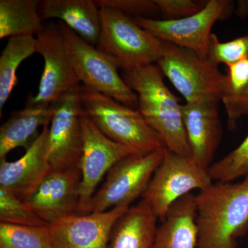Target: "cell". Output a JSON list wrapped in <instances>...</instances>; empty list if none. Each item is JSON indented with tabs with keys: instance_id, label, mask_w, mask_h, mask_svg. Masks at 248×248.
I'll return each instance as SVG.
<instances>
[{
	"instance_id": "6da1fadb",
	"label": "cell",
	"mask_w": 248,
	"mask_h": 248,
	"mask_svg": "<svg viewBox=\"0 0 248 248\" xmlns=\"http://www.w3.org/2000/svg\"><path fill=\"white\" fill-rule=\"evenodd\" d=\"M197 248H236L248 229V175L241 182H215L195 195Z\"/></svg>"
},
{
	"instance_id": "7a4b0ae2",
	"label": "cell",
	"mask_w": 248,
	"mask_h": 248,
	"mask_svg": "<svg viewBox=\"0 0 248 248\" xmlns=\"http://www.w3.org/2000/svg\"><path fill=\"white\" fill-rule=\"evenodd\" d=\"M123 79L138 98V108L148 125L158 134L165 148L192 158L183 121L182 104L168 88L156 63L123 71Z\"/></svg>"
},
{
	"instance_id": "3957f363",
	"label": "cell",
	"mask_w": 248,
	"mask_h": 248,
	"mask_svg": "<svg viewBox=\"0 0 248 248\" xmlns=\"http://www.w3.org/2000/svg\"><path fill=\"white\" fill-rule=\"evenodd\" d=\"M82 112L106 136L132 148L148 153L164 148L162 140L148 125L138 109L80 84Z\"/></svg>"
},
{
	"instance_id": "277c9868",
	"label": "cell",
	"mask_w": 248,
	"mask_h": 248,
	"mask_svg": "<svg viewBox=\"0 0 248 248\" xmlns=\"http://www.w3.org/2000/svg\"><path fill=\"white\" fill-rule=\"evenodd\" d=\"M99 8L102 27L96 45L98 49L123 71L156 63L163 41L123 13L106 6Z\"/></svg>"
},
{
	"instance_id": "5b68a950",
	"label": "cell",
	"mask_w": 248,
	"mask_h": 248,
	"mask_svg": "<svg viewBox=\"0 0 248 248\" xmlns=\"http://www.w3.org/2000/svg\"><path fill=\"white\" fill-rule=\"evenodd\" d=\"M156 64L186 102L201 99L221 102L226 96V76L218 66L192 50L163 42Z\"/></svg>"
},
{
	"instance_id": "8992f818",
	"label": "cell",
	"mask_w": 248,
	"mask_h": 248,
	"mask_svg": "<svg viewBox=\"0 0 248 248\" xmlns=\"http://www.w3.org/2000/svg\"><path fill=\"white\" fill-rule=\"evenodd\" d=\"M57 25L81 84L113 98L124 105L138 108V96L119 74L116 62L63 22L58 21Z\"/></svg>"
},
{
	"instance_id": "52a82bcc",
	"label": "cell",
	"mask_w": 248,
	"mask_h": 248,
	"mask_svg": "<svg viewBox=\"0 0 248 248\" xmlns=\"http://www.w3.org/2000/svg\"><path fill=\"white\" fill-rule=\"evenodd\" d=\"M208 170L192 158L169 151L164 147V158L156 169L141 202L163 221L170 208L192 190H202L213 184Z\"/></svg>"
},
{
	"instance_id": "ba28073f",
	"label": "cell",
	"mask_w": 248,
	"mask_h": 248,
	"mask_svg": "<svg viewBox=\"0 0 248 248\" xmlns=\"http://www.w3.org/2000/svg\"><path fill=\"white\" fill-rule=\"evenodd\" d=\"M164 155V147L151 153L129 155L114 165L108 172L105 182L93 195L90 213L130 207L146 190Z\"/></svg>"
},
{
	"instance_id": "9c48e42d",
	"label": "cell",
	"mask_w": 248,
	"mask_h": 248,
	"mask_svg": "<svg viewBox=\"0 0 248 248\" xmlns=\"http://www.w3.org/2000/svg\"><path fill=\"white\" fill-rule=\"evenodd\" d=\"M232 11V1L209 0L200 12L182 19H133L139 26L160 40L188 49L201 58L208 59L213 26L217 21L229 17Z\"/></svg>"
},
{
	"instance_id": "30bf717a",
	"label": "cell",
	"mask_w": 248,
	"mask_h": 248,
	"mask_svg": "<svg viewBox=\"0 0 248 248\" xmlns=\"http://www.w3.org/2000/svg\"><path fill=\"white\" fill-rule=\"evenodd\" d=\"M82 154L79 162L81 173L78 213H90V204L104 174L118 161L135 154L132 148L112 141L84 113L81 116Z\"/></svg>"
},
{
	"instance_id": "8fae6325",
	"label": "cell",
	"mask_w": 248,
	"mask_h": 248,
	"mask_svg": "<svg viewBox=\"0 0 248 248\" xmlns=\"http://www.w3.org/2000/svg\"><path fill=\"white\" fill-rule=\"evenodd\" d=\"M79 86L51 104L53 116L48 130L47 158L53 170L79 167L83 148Z\"/></svg>"
},
{
	"instance_id": "7c38bea8",
	"label": "cell",
	"mask_w": 248,
	"mask_h": 248,
	"mask_svg": "<svg viewBox=\"0 0 248 248\" xmlns=\"http://www.w3.org/2000/svg\"><path fill=\"white\" fill-rule=\"evenodd\" d=\"M36 53L44 58L45 67L38 92L29 98L27 104L48 107L81 82L67 53L57 23L45 24L36 36Z\"/></svg>"
},
{
	"instance_id": "4fadbf2b",
	"label": "cell",
	"mask_w": 248,
	"mask_h": 248,
	"mask_svg": "<svg viewBox=\"0 0 248 248\" xmlns=\"http://www.w3.org/2000/svg\"><path fill=\"white\" fill-rule=\"evenodd\" d=\"M81 173L79 167L52 170L24 202L48 225L78 213Z\"/></svg>"
},
{
	"instance_id": "5bb4252c",
	"label": "cell",
	"mask_w": 248,
	"mask_h": 248,
	"mask_svg": "<svg viewBox=\"0 0 248 248\" xmlns=\"http://www.w3.org/2000/svg\"><path fill=\"white\" fill-rule=\"evenodd\" d=\"M129 206L76 214L49 225L54 248H108L111 231Z\"/></svg>"
},
{
	"instance_id": "9a60e30c",
	"label": "cell",
	"mask_w": 248,
	"mask_h": 248,
	"mask_svg": "<svg viewBox=\"0 0 248 248\" xmlns=\"http://www.w3.org/2000/svg\"><path fill=\"white\" fill-rule=\"evenodd\" d=\"M48 126H45L22 157L14 161L0 159V188L22 202L35 192L51 172L47 158Z\"/></svg>"
},
{
	"instance_id": "2e32d148",
	"label": "cell",
	"mask_w": 248,
	"mask_h": 248,
	"mask_svg": "<svg viewBox=\"0 0 248 248\" xmlns=\"http://www.w3.org/2000/svg\"><path fill=\"white\" fill-rule=\"evenodd\" d=\"M219 101L201 99L182 105L183 121L192 159L204 169L213 164L221 142L222 128Z\"/></svg>"
},
{
	"instance_id": "e0dca14e",
	"label": "cell",
	"mask_w": 248,
	"mask_h": 248,
	"mask_svg": "<svg viewBox=\"0 0 248 248\" xmlns=\"http://www.w3.org/2000/svg\"><path fill=\"white\" fill-rule=\"evenodd\" d=\"M44 22L58 19L91 45H97L101 32L100 8L93 0H42Z\"/></svg>"
},
{
	"instance_id": "ac0fdd59",
	"label": "cell",
	"mask_w": 248,
	"mask_h": 248,
	"mask_svg": "<svg viewBox=\"0 0 248 248\" xmlns=\"http://www.w3.org/2000/svg\"><path fill=\"white\" fill-rule=\"evenodd\" d=\"M196 217L195 195L191 192L170 208L157 227L153 248H197Z\"/></svg>"
},
{
	"instance_id": "d6986e66",
	"label": "cell",
	"mask_w": 248,
	"mask_h": 248,
	"mask_svg": "<svg viewBox=\"0 0 248 248\" xmlns=\"http://www.w3.org/2000/svg\"><path fill=\"white\" fill-rule=\"evenodd\" d=\"M53 116L52 105L48 107L27 104L16 111L0 128V159L6 158L10 152L18 147L26 151L40 133V126H48Z\"/></svg>"
},
{
	"instance_id": "ffe728a7",
	"label": "cell",
	"mask_w": 248,
	"mask_h": 248,
	"mask_svg": "<svg viewBox=\"0 0 248 248\" xmlns=\"http://www.w3.org/2000/svg\"><path fill=\"white\" fill-rule=\"evenodd\" d=\"M159 218L140 202L117 220L108 248H153Z\"/></svg>"
},
{
	"instance_id": "44dd1931",
	"label": "cell",
	"mask_w": 248,
	"mask_h": 248,
	"mask_svg": "<svg viewBox=\"0 0 248 248\" xmlns=\"http://www.w3.org/2000/svg\"><path fill=\"white\" fill-rule=\"evenodd\" d=\"M40 0H0V39L37 36L45 23Z\"/></svg>"
},
{
	"instance_id": "7402d4cb",
	"label": "cell",
	"mask_w": 248,
	"mask_h": 248,
	"mask_svg": "<svg viewBox=\"0 0 248 248\" xmlns=\"http://www.w3.org/2000/svg\"><path fill=\"white\" fill-rule=\"evenodd\" d=\"M36 37L19 36L9 38L0 56V115L17 82L18 67L36 53Z\"/></svg>"
},
{
	"instance_id": "603a6c76",
	"label": "cell",
	"mask_w": 248,
	"mask_h": 248,
	"mask_svg": "<svg viewBox=\"0 0 248 248\" xmlns=\"http://www.w3.org/2000/svg\"><path fill=\"white\" fill-rule=\"evenodd\" d=\"M0 248H54L48 226L0 223Z\"/></svg>"
},
{
	"instance_id": "cb8c5ba5",
	"label": "cell",
	"mask_w": 248,
	"mask_h": 248,
	"mask_svg": "<svg viewBox=\"0 0 248 248\" xmlns=\"http://www.w3.org/2000/svg\"><path fill=\"white\" fill-rule=\"evenodd\" d=\"M208 172L213 182H232L248 175V134L234 151L213 163Z\"/></svg>"
},
{
	"instance_id": "d4e9b609",
	"label": "cell",
	"mask_w": 248,
	"mask_h": 248,
	"mask_svg": "<svg viewBox=\"0 0 248 248\" xmlns=\"http://www.w3.org/2000/svg\"><path fill=\"white\" fill-rule=\"evenodd\" d=\"M0 223L27 226H48L24 202L0 188Z\"/></svg>"
},
{
	"instance_id": "484cf974",
	"label": "cell",
	"mask_w": 248,
	"mask_h": 248,
	"mask_svg": "<svg viewBox=\"0 0 248 248\" xmlns=\"http://www.w3.org/2000/svg\"><path fill=\"white\" fill-rule=\"evenodd\" d=\"M248 58V35L221 42L215 33L210 36L208 60L218 66L232 64Z\"/></svg>"
},
{
	"instance_id": "4316f807",
	"label": "cell",
	"mask_w": 248,
	"mask_h": 248,
	"mask_svg": "<svg viewBox=\"0 0 248 248\" xmlns=\"http://www.w3.org/2000/svg\"><path fill=\"white\" fill-rule=\"evenodd\" d=\"M99 7L112 8L132 18H153V14L160 13L154 0H95Z\"/></svg>"
},
{
	"instance_id": "83f0119b",
	"label": "cell",
	"mask_w": 248,
	"mask_h": 248,
	"mask_svg": "<svg viewBox=\"0 0 248 248\" xmlns=\"http://www.w3.org/2000/svg\"><path fill=\"white\" fill-rule=\"evenodd\" d=\"M164 19H179L193 16L203 9L205 3L195 0H154Z\"/></svg>"
},
{
	"instance_id": "f1b7e54d",
	"label": "cell",
	"mask_w": 248,
	"mask_h": 248,
	"mask_svg": "<svg viewBox=\"0 0 248 248\" xmlns=\"http://www.w3.org/2000/svg\"><path fill=\"white\" fill-rule=\"evenodd\" d=\"M227 93L223 98L238 95L248 86V58L227 65Z\"/></svg>"
},
{
	"instance_id": "f546056e",
	"label": "cell",
	"mask_w": 248,
	"mask_h": 248,
	"mask_svg": "<svg viewBox=\"0 0 248 248\" xmlns=\"http://www.w3.org/2000/svg\"><path fill=\"white\" fill-rule=\"evenodd\" d=\"M221 102L226 108L228 127L234 128L241 117L248 115V86L241 94L223 98Z\"/></svg>"
},
{
	"instance_id": "4dcf8cb0",
	"label": "cell",
	"mask_w": 248,
	"mask_h": 248,
	"mask_svg": "<svg viewBox=\"0 0 248 248\" xmlns=\"http://www.w3.org/2000/svg\"><path fill=\"white\" fill-rule=\"evenodd\" d=\"M240 17H244L248 15V1H239L237 10Z\"/></svg>"
}]
</instances>
